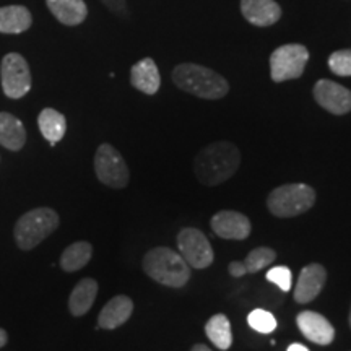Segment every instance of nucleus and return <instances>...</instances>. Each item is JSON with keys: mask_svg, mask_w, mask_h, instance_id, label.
I'll return each instance as SVG.
<instances>
[{"mask_svg": "<svg viewBox=\"0 0 351 351\" xmlns=\"http://www.w3.org/2000/svg\"><path fill=\"white\" fill-rule=\"evenodd\" d=\"M241 165V152L231 142H215L202 148L194 160V173L204 186L215 187L234 176Z\"/></svg>", "mask_w": 351, "mask_h": 351, "instance_id": "obj_1", "label": "nucleus"}, {"mask_svg": "<svg viewBox=\"0 0 351 351\" xmlns=\"http://www.w3.org/2000/svg\"><path fill=\"white\" fill-rule=\"evenodd\" d=\"M173 82L186 93L204 99H219L230 91L225 78L199 64H179L173 70Z\"/></svg>", "mask_w": 351, "mask_h": 351, "instance_id": "obj_3", "label": "nucleus"}, {"mask_svg": "<svg viewBox=\"0 0 351 351\" xmlns=\"http://www.w3.org/2000/svg\"><path fill=\"white\" fill-rule=\"evenodd\" d=\"M328 67L335 75L351 77V49L335 51L328 57Z\"/></svg>", "mask_w": 351, "mask_h": 351, "instance_id": "obj_26", "label": "nucleus"}, {"mask_svg": "<svg viewBox=\"0 0 351 351\" xmlns=\"http://www.w3.org/2000/svg\"><path fill=\"white\" fill-rule=\"evenodd\" d=\"M309 51L302 44H285L270 56V75L275 83L300 78L304 72Z\"/></svg>", "mask_w": 351, "mask_h": 351, "instance_id": "obj_6", "label": "nucleus"}, {"mask_svg": "<svg viewBox=\"0 0 351 351\" xmlns=\"http://www.w3.org/2000/svg\"><path fill=\"white\" fill-rule=\"evenodd\" d=\"M287 351H309V350H307L306 346L301 345V343H293V345L288 346Z\"/></svg>", "mask_w": 351, "mask_h": 351, "instance_id": "obj_29", "label": "nucleus"}, {"mask_svg": "<svg viewBox=\"0 0 351 351\" xmlns=\"http://www.w3.org/2000/svg\"><path fill=\"white\" fill-rule=\"evenodd\" d=\"M142 267L153 282L169 288H181L191 280V265L181 254L169 247H155L148 251Z\"/></svg>", "mask_w": 351, "mask_h": 351, "instance_id": "obj_2", "label": "nucleus"}, {"mask_svg": "<svg viewBox=\"0 0 351 351\" xmlns=\"http://www.w3.org/2000/svg\"><path fill=\"white\" fill-rule=\"evenodd\" d=\"M267 280L275 283L282 291L288 293L289 289H291L293 274L288 267H275V269L267 271Z\"/></svg>", "mask_w": 351, "mask_h": 351, "instance_id": "obj_27", "label": "nucleus"}, {"mask_svg": "<svg viewBox=\"0 0 351 351\" xmlns=\"http://www.w3.org/2000/svg\"><path fill=\"white\" fill-rule=\"evenodd\" d=\"M134 313V301L129 296L119 295L108 301L98 315V326L106 330H114L130 319Z\"/></svg>", "mask_w": 351, "mask_h": 351, "instance_id": "obj_15", "label": "nucleus"}, {"mask_svg": "<svg viewBox=\"0 0 351 351\" xmlns=\"http://www.w3.org/2000/svg\"><path fill=\"white\" fill-rule=\"evenodd\" d=\"M0 80L3 93L12 99H20L32 90V72L23 56L10 52L2 59Z\"/></svg>", "mask_w": 351, "mask_h": 351, "instance_id": "obj_8", "label": "nucleus"}, {"mask_svg": "<svg viewBox=\"0 0 351 351\" xmlns=\"http://www.w3.org/2000/svg\"><path fill=\"white\" fill-rule=\"evenodd\" d=\"M314 98L326 111L343 116L351 111V91L332 80H319L314 86Z\"/></svg>", "mask_w": 351, "mask_h": 351, "instance_id": "obj_10", "label": "nucleus"}, {"mask_svg": "<svg viewBox=\"0 0 351 351\" xmlns=\"http://www.w3.org/2000/svg\"><path fill=\"white\" fill-rule=\"evenodd\" d=\"M98 296V283L93 278H83L73 288L72 295L69 298V309L72 315L80 317L91 309L93 302Z\"/></svg>", "mask_w": 351, "mask_h": 351, "instance_id": "obj_19", "label": "nucleus"}, {"mask_svg": "<svg viewBox=\"0 0 351 351\" xmlns=\"http://www.w3.org/2000/svg\"><path fill=\"white\" fill-rule=\"evenodd\" d=\"M212 230L223 239L243 241L251 234L252 225L245 215L234 210H221L212 218Z\"/></svg>", "mask_w": 351, "mask_h": 351, "instance_id": "obj_11", "label": "nucleus"}, {"mask_svg": "<svg viewBox=\"0 0 351 351\" xmlns=\"http://www.w3.org/2000/svg\"><path fill=\"white\" fill-rule=\"evenodd\" d=\"M26 142V130L23 122L13 114L0 112V145L7 150L19 152Z\"/></svg>", "mask_w": 351, "mask_h": 351, "instance_id": "obj_17", "label": "nucleus"}, {"mask_svg": "<svg viewBox=\"0 0 351 351\" xmlns=\"http://www.w3.org/2000/svg\"><path fill=\"white\" fill-rule=\"evenodd\" d=\"M276 258V252L271 247H256L247 254L243 262L247 274H257Z\"/></svg>", "mask_w": 351, "mask_h": 351, "instance_id": "obj_24", "label": "nucleus"}, {"mask_svg": "<svg viewBox=\"0 0 351 351\" xmlns=\"http://www.w3.org/2000/svg\"><path fill=\"white\" fill-rule=\"evenodd\" d=\"M191 351H212L208 348L207 345H202V343H197V345H194L192 346V350Z\"/></svg>", "mask_w": 351, "mask_h": 351, "instance_id": "obj_31", "label": "nucleus"}, {"mask_svg": "<svg viewBox=\"0 0 351 351\" xmlns=\"http://www.w3.org/2000/svg\"><path fill=\"white\" fill-rule=\"evenodd\" d=\"M93 256V245L86 241H78V243L70 244L60 256V267L65 271L82 270Z\"/></svg>", "mask_w": 351, "mask_h": 351, "instance_id": "obj_22", "label": "nucleus"}, {"mask_svg": "<svg viewBox=\"0 0 351 351\" xmlns=\"http://www.w3.org/2000/svg\"><path fill=\"white\" fill-rule=\"evenodd\" d=\"M7 340H8V335H7V332L3 330V328H0V348H2V346H5Z\"/></svg>", "mask_w": 351, "mask_h": 351, "instance_id": "obj_30", "label": "nucleus"}, {"mask_svg": "<svg viewBox=\"0 0 351 351\" xmlns=\"http://www.w3.org/2000/svg\"><path fill=\"white\" fill-rule=\"evenodd\" d=\"M130 83L132 86L137 88L145 95H155L161 85L160 70H158L155 60L150 59V57L138 60L130 69Z\"/></svg>", "mask_w": 351, "mask_h": 351, "instance_id": "obj_16", "label": "nucleus"}, {"mask_svg": "<svg viewBox=\"0 0 351 351\" xmlns=\"http://www.w3.org/2000/svg\"><path fill=\"white\" fill-rule=\"evenodd\" d=\"M95 171L99 181L108 187L124 189L129 184L130 173L124 158L109 143L99 145L95 155Z\"/></svg>", "mask_w": 351, "mask_h": 351, "instance_id": "obj_7", "label": "nucleus"}, {"mask_svg": "<svg viewBox=\"0 0 351 351\" xmlns=\"http://www.w3.org/2000/svg\"><path fill=\"white\" fill-rule=\"evenodd\" d=\"M315 204V191L307 184H285L270 192L267 207L278 218H293L306 213Z\"/></svg>", "mask_w": 351, "mask_h": 351, "instance_id": "obj_5", "label": "nucleus"}, {"mask_svg": "<svg viewBox=\"0 0 351 351\" xmlns=\"http://www.w3.org/2000/svg\"><path fill=\"white\" fill-rule=\"evenodd\" d=\"M296 324L302 335L317 345H330L335 339V328L332 324L314 311H302L298 314Z\"/></svg>", "mask_w": 351, "mask_h": 351, "instance_id": "obj_13", "label": "nucleus"}, {"mask_svg": "<svg viewBox=\"0 0 351 351\" xmlns=\"http://www.w3.org/2000/svg\"><path fill=\"white\" fill-rule=\"evenodd\" d=\"M59 228L56 210L41 207L26 212L15 225V241L21 251H32Z\"/></svg>", "mask_w": 351, "mask_h": 351, "instance_id": "obj_4", "label": "nucleus"}, {"mask_svg": "<svg viewBox=\"0 0 351 351\" xmlns=\"http://www.w3.org/2000/svg\"><path fill=\"white\" fill-rule=\"evenodd\" d=\"M228 271H230L231 276H234V278H241V276H244L247 271H245V267L243 262H231L230 267H228Z\"/></svg>", "mask_w": 351, "mask_h": 351, "instance_id": "obj_28", "label": "nucleus"}, {"mask_svg": "<svg viewBox=\"0 0 351 351\" xmlns=\"http://www.w3.org/2000/svg\"><path fill=\"white\" fill-rule=\"evenodd\" d=\"M179 254L194 269H207L213 263L215 254L207 236L197 228H184L178 234Z\"/></svg>", "mask_w": 351, "mask_h": 351, "instance_id": "obj_9", "label": "nucleus"}, {"mask_svg": "<svg viewBox=\"0 0 351 351\" xmlns=\"http://www.w3.org/2000/svg\"><path fill=\"white\" fill-rule=\"evenodd\" d=\"M247 324L258 333H271L276 328L275 315L263 309H254L247 315Z\"/></svg>", "mask_w": 351, "mask_h": 351, "instance_id": "obj_25", "label": "nucleus"}, {"mask_svg": "<svg viewBox=\"0 0 351 351\" xmlns=\"http://www.w3.org/2000/svg\"><path fill=\"white\" fill-rule=\"evenodd\" d=\"M241 13L258 28L275 25L282 16V7L275 0H241Z\"/></svg>", "mask_w": 351, "mask_h": 351, "instance_id": "obj_14", "label": "nucleus"}, {"mask_svg": "<svg viewBox=\"0 0 351 351\" xmlns=\"http://www.w3.org/2000/svg\"><path fill=\"white\" fill-rule=\"evenodd\" d=\"M327 282V270L320 263H309L301 270L295 288V301L307 304L320 295Z\"/></svg>", "mask_w": 351, "mask_h": 351, "instance_id": "obj_12", "label": "nucleus"}, {"mask_svg": "<svg viewBox=\"0 0 351 351\" xmlns=\"http://www.w3.org/2000/svg\"><path fill=\"white\" fill-rule=\"evenodd\" d=\"M33 23L32 13L26 7L8 5L0 8V33L20 34Z\"/></svg>", "mask_w": 351, "mask_h": 351, "instance_id": "obj_20", "label": "nucleus"}, {"mask_svg": "<svg viewBox=\"0 0 351 351\" xmlns=\"http://www.w3.org/2000/svg\"><path fill=\"white\" fill-rule=\"evenodd\" d=\"M205 333L218 350H228L232 345L231 324L225 314L213 315L205 326Z\"/></svg>", "mask_w": 351, "mask_h": 351, "instance_id": "obj_23", "label": "nucleus"}, {"mask_svg": "<svg viewBox=\"0 0 351 351\" xmlns=\"http://www.w3.org/2000/svg\"><path fill=\"white\" fill-rule=\"evenodd\" d=\"M348 320H350V327H351V309H350V315H348Z\"/></svg>", "mask_w": 351, "mask_h": 351, "instance_id": "obj_32", "label": "nucleus"}, {"mask_svg": "<svg viewBox=\"0 0 351 351\" xmlns=\"http://www.w3.org/2000/svg\"><path fill=\"white\" fill-rule=\"evenodd\" d=\"M47 8L62 25L75 26L86 19L88 8L83 0H46Z\"/></svg>", "mask_w": 351, "mask_h": 351, "instance_id": "obj_18", "label": "nucleus"}, {"mask_svg": "<svg viewBox=\"0 0 351 351\" xmlns=\"http://www.w3.org/2000/svg\"><path fill=\"white\" fill-rule=\"evenodd\" d=\"M38 125L43 137L51 145L60 142V140L64 138L65 132H67V121H65V116L52 108L43 109L41 114L38 116Z\"/></svg>", "mask_w": 351, "mask_h": 351, "instance_id": "obj_21", "label": "nucleus"}]
</instances>
